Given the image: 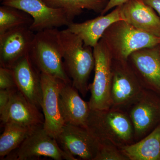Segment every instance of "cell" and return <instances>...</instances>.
<instances>
[{"mask_svg": "<svg viewBox=\"0 0 160 160\" xmlns=\"http://www.w3.org/2000/svg\"><path fill=\"white\" fill-rule=\"evenodd\" d=\"M63 48V62L72 84L83 97L89 90V77L94 69L93 48L85 45L82 40L68 28L60 32Z\"/></svg>", "mask_w": 160, "mask_h": 160, "instance_id": "1", "label": "cell"}, {"mask_svg": "<svg viewBox=\"0 0 160 160\" xmlns=\"http://www.w3.org/2000/svg\"><path fill=\"white\" fill-rule=\"evenodd\" d=\"M86 128L99 142L112 143L119 148L135 142L131 120L121 108L91 110Z\"/></svg>", "mask_w": 160, "mask_h": 160, "instance_id": "2", "label": "cell"}, {"mask_svg": "<svg viewBox=\"0 0 160 160\" xmlns=\"http://www.w3.org/2000/svg\"><path fill=\"white\" fill-rule=\"evenodd\" d=\"M60 32L57 28H52L36 32L29 55L41 73L72 83L64 67Z\"/></svg>", "mask_w": 160, "mask_h": 160, "instance_id": "3", "label": "cell"}, {"mask_svg": "<svg viewBox=\"0 0 160 160\" xmlns=\"http://www.w3.org/2000/svg\"><path fill=\"white\" fill-rule=\"evenodd\" d=\"M112 59L128 61L134 52L158 46L160 37L137 29L125 20L109 26L102 38Z\"/></svg>", "mask_w": 160, "mask_h": 160, "instance_id": "4", "label": "cell"}, {"mask_svg": "<svg viewBox=\"0 0 160 160\" xmlns=\"http://www.w3.org/2000/svg\"><path fill=\"white\" fill-rule=\"evenodd\" d=\"M95 75L89 85V102L91 110H104L112 107L111 89L112 58L102 39L93 48Z\"/></svg>", "mask_w": 160, "mask_h": 160, "instance_id": "5", "label": "cell"}, {"mask_svg": "<svg viewBox=\"0 0 160 160\" xmlns=\"http://www.w3.org/2000/svg\"><path fill=\"white\" fill-rule=\"evenodd\" d=\"M41 157L50 158L55 160H78L64 151L56 139L45 131L43 126L35 129L18 148L10 152L4 160H35Z\"/></svg>", "mask_w": 160, "mask_h": 160, "instance_id": "6", "label": "cell"}, {"mask_svg": "<svg viewBox=\"0 0 160 160\" xmlns=\"http://www.w3.org/2000/svg\"><path fill=\"white\" fill-rule=\"evenodd\" d=\"M156 94L145 89L128 106V114L133 126L135 142L145 137L160 124V98Z\"/></svg>", "mask_w": 160, "mask_h": 160, "instance_id": "7", "label": "cell"}, {"mask_svg": "<svg viewBox=\"0 0 160 160\" xmlns=\"http://www.w3.org/2000/svg\"><path fill=\"white\" fill-rule=\"evenodd\" d=\"M144 89L128 60L112 59V107L122 109L128 107Z\"/></svg>", "mask_w": 160, "mask_h": 160, "instance_id": "8", "label": "cell"}, {"mask_svg": "<svg viewBox=\"0 0 160 160\" xmlns=\"http://www.w3.org/2000/svg\"><path fill=\"white\" fill-rule=\"evenodd\" d=\"M2 5L14 7L30 15L33 22L29 28L34 32L67 27L72 23L64 9L50 7L43 0H5Z\"/></svg>", "mask_w": 160, "mask_h": 160, "instance_id": "9", "label": "cell"}, {"mask_svg": "<svg viewBox=\"0 0 160 160\" xmlns=\"http://www.w3.org/2000/svg\"><path fill=\"white\" fill-rule=\"evenodd\" d=\"M42 88V108L44 117L43 128L56 139L66 125L60 112L59 95L65 82L46 73H41Z\"/></svg>", "mask_w": 160, "mask_h": 160, "instance_id": "10", "label": "cell"}, {"mask_svg": "<svg viewBox=\"0 0 160 160\" xmlns=\"http://www.w3.org/2000/svg\"><path fill=\"white\" fill-rule=\"evenodd\" d=\"M64 151L86 160H94L100 147L98 140L87 128L66 124L56 139Z\"/></svg>", "mask_w": 160, "mask_h": 160, "instance_id": "11", "label": "cell"}, {"mask_svg": "<svg viewBox=\"0 0 160 160\" xmlns=\"http://www.w3.org/2000/svg\"><path fill=\"white\" fill-rule=\"evenodd\" d=\"M35 34L29 26L13 28L0 34V65L11 69L22 58L29 54Z\"/></svg>", "mask_w": 160, "mask_h": 160, "instance_id": "12", "label": "cell"}, {"mask_svg": "<svg viewBox=\"0 0 160 160\" xmlns=\"http://www.w3.org/2000/svg\"><path fill=\"white\" fill-rule=\"evenodd\" d=\"M128 62L144 88L160 95V53L158 46L134 52Z\"/></svg>", "mask_w": 160, "mask_h": 160, "instance_id": "13", "label": "cell"}, {"mask_svg": "<svg viewBox=\"0 0 160 160\" xmlns=\"http://www.w3.org/2000/svg\"><path fill=\"white\" fill-rule=\"evenodd\" d=\"M11 69L18 89L32 104L42 108L41 72L32 62L29 54L19 60Z\"/></svg>", "mask_w": 160, "mask_h": 160, "instance_id": "14", "label": "cell"}, {"mask_svg": "<svg viewBox=\"0 0 160 160\" xmlns=\"http://www.w3.org/2000/svg\"><path fill=\"white\" fill-rule=\"evenodd\" d=\"M39 109L16 88L12 92L7 107L0 113V119L3 125L12 122L27 127H39L44 123V115Z\"/></svg>", "mask_w": 160, "mask_h": 160, "instance_id": "15", "label": "cell"}, {"mask_svg": "<svg viewBox=\"0 0 160 160\" xmlns=\"http://www.w3.org/2000/svg\"><path fill=\"white\" fill-rule=\"evenodd\" d=\"M72 83L64 82L59 95L61 114L66 124L86 128L91 109Z\"/></svg>", "mask_w": 160, "mask_h": 160, "instance_id": "16", "label": "cell"}, {"mask_svg": "<svg viewBox=\"0 0 160 160\" xmlns=\"http://www.w3.org/2000/svg\"><path fill=\"white\" fill-rule=\"evenodd\" d=\"M122 6L116 7L107 14L101 15L83 22H73L67 26V28L78 36L85 45L93 48L109 26L117 21L125 20L122 12Z\"/></svg>", "mask_w": 160, "mask_h": 160, "instance_id": "17", "label": "cell"}, {"mask_svg": "<svg viewBox=\"0 0 160 160\" xmlns=\"http://www.w3.org/2000/svg\"><path fill=\"white\" fill-rule=\"evenodd\" d=\"M124 20L143 31L160 37V18L143 0H130L122 6Z\"/></svg>", "mask_w": 160, "mask_h": 160, "instance_id": "18", "label": "cell"}, {"mask_svg": "<svg viewBox=\"0 0 160 160\" xmlns=\"http://www.w3.org/2000/svg\"><path fill=\"white\" fill-rule=\"evenodd\" d=\"M119 149L129 160H160V124L142 139Z\"/></svg>", "mask_w": 160, "mask_h": 160, "instance_id": "19", "label": "cell"}, {"mask_svg": "<svg viewBox=\"0 0 160 160\" xmlns=\"http://www.w3.org/2000/svg\"><path fill=\"white\" fill-rule=\"evenodd\" d=\"M3 125L4 132L0 137V157L2 159L18 148L35 129L41 127H27L12 122Z\"/></svg>", "mask_w": 160, "mask_h": 160, "instance_id": "20", "label": "cell"}, {"mask_svg": "<svg viewBox=\"0 0 160 160\" xmlns=\"http://www.w3.org/2000/svg\"><path fill=\"white\" fill-rule=\"evenodd\" d=\"M50 7L60 8L66 12L68 18L73 22L75 18L79 15L84 9L97 13L102 12L109 0H43Z\"/></svg>", "mask_w": 160, "mask_h": 160, "instance_id": "21", "label": "cell"}, {"mask_svg": "<svg viewBox=\"0 0 160 160\" xmlns=\"http://www.w3.org/2000/svg\"><path fill=\"white\" fill-rule=\"evenodd\" d=\"M32 22L31 16L22 10L4 5L0 7V34L19 26H30Z\"/></svg>", "mask_w": 160, "mask_h": 160, "instance_id": "22", "label": "cell"}, {"mask_svg": "<svg viewBox=\"0 0 160 160\" xmlns=\"http://www.w3.org/2000/svg\"><path fill=\"white\" fill-rule=\"evenodd\" d=\"M94 160H129L119 148L108 142H100L98 151Z\"/></svg>", "mask_w": 160, "mask_h": 160, "instance_id": "23", "label": "cell"}, {"mask_svg": "<svg viewBox=\"0 0 160 160\" xmlns=\"http://www.w3.org/2000/svg\"><path fill=\"white\" fill-rule=\"evenodd\" d=\"M17 88L12 69L0 67V89H12Z\"/></svg>", "mask_w": 160, "mask_h": 160, "instance_id": "24", "label": "cell"}, {"mask_svg": "<svg viewBox=\"0 0 160 160\" xmlns=\"http://www.w3.org/2000/svg\"><path fill=\"white\" fill-rule=\"evenodd\" d=\"M14 89H0V113L5 110L9 104L12 92Z\"/></svg>", "mask_w": 160, "mask_h": 160, "instance_id": "25", "label": "cell"}, {"mask_svg": "<svg viewBox=\"0 0 160 160\" xmlns=\"http://www.w3.org/2000/svg\"><path fill=\"white\" fill-rule=\"evenodd\" d=\"M129 1L130 0H109L105 9L101 12V15L106 14L111 9L115 8L118 6H122Z\"/></svg>", "mask_w": 160, "mask_h": 160, "instance_id": "26", "label": "cell"}, {"mask_svg": "<svg viewBox=\"0 0 160 160\" xmlns=\"http://www.w3.org/2000/svg\"><path fill=\"white\" fill-rule=\"evenodd\" d=\"M157 12L160 18V0H143Z\"/></svg>", "mask_w": 160, "mask_h": 160, "instance_id": "27", "label": "cell"}, {"mask_svg": "<svg viewBox=\"0 0 160 160\" xmlns=\"http://www.w3.org/2000/svg\"><path fill=\"white\" fill-rule=\"evenodd\" d=\"M158 47L159 50V52H160V40L159 43L158 45Z\"/></svg>", "mask_w": 160, "mask_h": 160, "instance_id": "28", "label": "cell"}]
</instances>
